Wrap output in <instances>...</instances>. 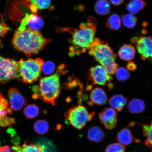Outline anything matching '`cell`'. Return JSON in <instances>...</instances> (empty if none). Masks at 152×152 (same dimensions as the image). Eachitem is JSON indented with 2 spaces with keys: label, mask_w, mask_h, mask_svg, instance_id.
<instances>
[{
  "label": "cell",
  "mask_w": 152,
  "mask_h": 152,
  "mask_svg": "<svg viewBox=\"0 0 152 152\" xmlns=\"http://www.w3.org/2000/svg\"><path fill=\"white\" fill-rule=\"evenodd\" d=\"M50 41L44 37L39 31L27 28L22 31L17 30L15 32L12 43L17 50L29 57L37 54Z\"/></svg>",
  "instance_id": "obj_1"
},
{
  "label": "cell",
  "mask_w": 152,
  "mask_h": 152,
  "mask_svg": "<svg viewBox=\"0 0 152 152\" xmlns=\"http://www.w3.org/2000/svg\"><path fill=\"white\" fill-rule=\"evenodd\" d=\"M97 22L93 17L89 16L86 23H81L79 29L71 31L72 45L69 48L70 56L79 55L90 49L95 38L97 31Z\"/></svg>",
  "instance_id": "obj_2"
},
{
  "label": "cell",
  "mask_w": 152,
  "mask_h": 152,
  "mask_svg": "<svg viewBox=\"0 0 152 152\" xmlns=\"http://www.w3.org/2000/svg\"><path fill=\"white\" fill-rule=\"evenodd\" d=\"M32 91L34 99H40L54 106L60 92L59 76L56 74L43 78L40 80L39 85L33 87Z\"/></svg>",
  "instance_id": "obj_3"
},
{
  "label": "cell",
  "mask_w": 152,
  "mask_h": 152,
  "mask_svg": "<svg viewBox=\"0 0 152 152\" xmlns=\"http://www.w3.org/2000/svg\"><path fill=\"white\" fill-rule=\"evenodd\" d=\"M20 78L23 82L32 83L40 75L44 61L40 58L23 59L18 62Z\"/></svg>",
  "instance_id": "obj_4"
},
{
  "label": "cell",
  "mask_w": 152,
  "mask_h": 152,
  "mask_svg": "<svg viewBox=\"0 0 152 152\" xmlns=\"http://www.w3.org/2000/svg\"><path fill=\"white\" fill-rule=\"evenodd\" d=\"M89 54L103 66L116 61L117 55L107 42L95 38L89 49Z\"/></svg>",
  "instance_id": "obj_5"
},
{
  "label": "cell",
  "mask_w": 152,
  "mask_h": 152,
  "mask_svg": "<svg viewBox=\"0 0 152 152\" xmlns=\"http://www.w3.org/2000/svg\"><path fill=\"white\" fill-rule=\"evenodd\" d=\"M95 112H89L84 106L79 105L68 110L64 114L66 122L81 130L94 118Z\"/></svg>",
  "instance_id": "obj_6"
},
{
  "label": "cell",
  "mask_w": 152,
  "mask_h": 152,
  "mask_svg": "<svg viewBox=\"0 0 152 152\" xmlns=\"http://www.w3.org/2000/svg\"><path fill=\"white\" fill-rule=\"evenodd\" d=\"M20 78L18 62L0 56V83H5L12 80Z\"/></svg>",
  "instance_id": "obj_7"
},
{
  "label": "cell",
  "mask_w": 152,
  "mask_h": 152,
  "mask_svg": "<svg viewBox=\"0 0 152 152\" xmlns=\"http://www.w3.org/2000/svg\"><path fill=\"white\" fill-rule=\"evenodd\" d=\"M87 77L93 85L106 86L108 83L110 88L113 87L111 82L113 77L108 73L102 66L98 65L92 66L89 69Z\"/></svg>",
  "instance_id": "obj_8"
},
{
  "label": "cell",
  "mask_w": 152,
  "mask_h": 152,
  "mask_svg": "<svg viewBox=\"0 0 152 152\" xmlns=\"http://www.w3.org/2000/svg\"><path fill=\"white\" fill-rule=\"evenodd\" d=\"M131 41L136 46L142 60H151L152 59V38L151 36L133 37Z\"/></svg>",
  "instance_id": "obj_9"
},
{
  "label": "cell",
  "mask_w": 152,
  "mask_h": 152,
  "mask_svg": "<svg viewBox=\"0 0 152 152\" xmlns=\"http://www.w3.org/2000/svg\"><path fill=\"white\" fill-rule=\"evenodd\" d=\"M100 122L105 128L112 130L116 126L117 123V113L115 109L112 108H106L99 115Z\"/></svg>",
  "instance_id": "obj_10"
},
{
  "label": "cell",
  "mask_w": 152,
  "mask_h": 152,
  "mask_svg": "<svg viewBox=\"0 0 152 152\" xmlns=\"http://www.w3.org/2000/svg\"><path fill=\"white\" fill-rule=\"evenodd\" d=\"M8 96L10 108L13 111H20L27 103L26 99L16 88H12L10 89Z\"/></svg>",
  "instance_id": "obj_11"
},
{
  "label": "cell",
  "mask_w": 152,
  "mask_h": 152,
  "mask_svg": "<svg viewBox=\"0 0 152 152\" xmlns=\"http://www.w3.org/2000/svg\"><path fill=\"white\" fill-rule=\"evenodd\" d=\"M117 139L120 143L123 145H128L132 142H140V140L132 136L131 131L127 128H123L118 133Z\"/></svg>",
  "instance_id": "obj_12"
},
{
  "label": "cell",
  "mask_w": 152,
  "mask_h": 152,
  "mask_svg": "<svg viewBox=\"0 0 152 152\" xmlns=\"http://www.w3.org/2000/svg\"><path fill=\"white\" fill-rule=\"evenodd\" d=\"M90 99L93 104L102 105L106 103L107 97L103 89L96 87L91 91Z\"/></svg>",
  "instance_id": "obj_13"
},
{
  "label": "cell",
  "mask_w": 152,
  "mask_h": 152,
  "mask_svg": "<svg viewBox=\"0 0 152 152\" xmlns=\"http://www.w3.org/2000/svg\"><path fill=\"white\" fill-rule=\"evenodd\" d=\"M136 53V49L134 46L129 44H126L121 47L118 54L119 58L121 59L129 61L134 58Z\"/></svg>",
  "instance_id": "obj_14"
},
{
  "label": "cell",
  "mask_w": 152,
  "mask_h": 152,
  "mask_svg": "<svg viewBox=\"0 0 152 152\" xmlns=\"http://www.w3.org/2000/svg\"><path fill=\"white\" fill-rule=\"evenodd\" d=\"M105 138L103 131L97 126L91 127L87 132V138L90 141L99 142L103 141Z\"/></svg>",
  "instance_id": "obj_15"
},
{
  "label": "cell",
  "mask_w": 152,
  "mask_h": 152,
  "mask_svg": "<svg viewBox=\"0 0 152 152\" xmlns=\"http://www.w3.org/2000/svg\"><path fill=\"white\" fill-rule=\"evenodd\" d=\"M128 99L121 94H117L112 96L109 102L110 106L118 112H121L126 105Z\"/></svg>",
  "instance_id": "obj_16"
},
{
  "label": "cell",
  "mask_w": 152,
  "mask_h": 152,
  "mask_svg": "<svg viewBox=\"0 0 152 152\" xmlns=\"http://www.w3.org/2000/svg\"><path fill=\"white\" fill-rule=\"evenodd\" d=\"M145 104L144 101L138 99L131 100L128 105L129 111L133 114L141 113L145 111Z\"/></svg>",
  "instance_id": "obj_17"
},
{
  "label": "cell",
  "mask_w": 152,
  "mask_h": 152,
  "mask_svg": "<svg viewBox=\"0 0 152 152\" xmlns=\"http://www.w3.org/2000/svg\"><path fill=\"white\" fill-rule=\"evenodd\" d=\"M111 8V5L107 0H98L95 4L94 7L97 14L103 16L109 14Z\"/></svg>",
  "instance_id": "obj_18"
},
{
  "label": "cell",
  "mask_w": 152,
  "mask_h": 152,
  "mask_svg": "<svg viewBox=\"0 0 152 152\" xmlns=\"http://www.w3.org/2000/svg\"><path fill=\"white\" fill-rule=\"evenodd\" d=\"M28 25L30 29L38 31L43 27L44 22L41 17L37 15L32 14L30 15Z\"/></svg>",
  "instance_id": "obj_19"
},
{
  "label": "cell",
  "mask_w": 152,
  "mask_h": 152,
  "mask_svg": "<svg viewBox=\"0 0 152 152\" xmlns=\"http://www.w3.org/2000/svg\"><path fill=\"white\" fill-rule=\"evenodd\" d=\"M14 152H41V148L36 144H28L25 142L22 147L18 145L12 147Z\"/></svg>",
  "instance_id": "obj_20"
},
{
  "label": "cell",
  "mask_w": 152,
  "mask_h": 152,
  "mask_svg": "<svg viewBox=\"0 0 152 152\" xmlns=\"http://www.w3.org/2000/svg\"><path fill=\"white\" fill-rule=\"evenodd\" d=\"M146 4L143 0H132L127 6V9L132 14H137L143 9Z\"/></svg>",
  "instance_id": "obj_21"
},
{
  "label": "cell",
  "mask_w": 152,
  "mask_h": 152,
  "mask_svg": "<svg viewBox=\"0 0 152 152\" xmlns=\"http://www.w3.org/2000/svg\"><path fill=\"white\" fill-rule=\"evenodd\" d=\"M121 19L118 15L113 14L110 15L106 22V26L110 29L118 30L121 27Z\"/></svg>",
  "instance_id": "obj_22"
},
{
  "label": "cell",
  "mask_w": 152,
  "mask_h": 152,
  "mask_svg": "<svg viewBox=\"0 0 152 152\" xmlns=\"http://www.w3.org/2000/svg\"><path fill=\"white\" fill-rule=\"evenodd\" d=\"M121 19L123 25L129 28L135 27L137 21V18L132 14L124 15L121 17Z\"/></svg>",
  "instance_id": "obj_23"
},
{
  "label": "cell",
  "mask_w": 152,
  "mask_h": 152,
  "mask_svg": "<svg viewBox=\"0 0 152 152\" xmlns=\"http://www.w3.org/2000/svg\"><path fill=\"white\" fill-rule=\"evenodd\" d=\"M34 130L40 134H44L48 132L49 125L46 121L43 120H38L34 124Z\"/></svg>",
  "instance_id": "obj_24"
},
{
  "label": "cell",
  "mask_w": 152,
  "mask_h": 152,
  "mask_svg": "<svg viewBox=\"0 0 152 152\" xmlns=\"http://www.w3.org/2000/svg\"><path fill=\"white\" fill-rule=\"evenodd\" d=\"M142 132L143 135L146 137V140L144 143L146 146L149 148L152 147V123L151 125L143 124L142 125Z\"/></svg>",
  "instance_id": "obj_25"
},
{
  "label": "cell",
  "mask_w": 152,
  "mask_h": 152,
  "mask_svg": "<svg viewBox=\"0 0 152 152\" xmlns=\"http://www.w3.org/2000/svg\"><path fill=\"white\" fill-rule=\"evenodd\" d=\"M24 113L28 119H34L39 115V109L35 104H28L24 109Z\"/></svg>",
  "instance_id": "obj_26"
},
{
  "label": "cell",
  "mask_w": 152,
  "mask_h": 152,
  "mask_svg": "<svg viewBox=\"0 0 152 152\" xmlns=\"http://www.w3.org/2000/svg\"><path fill=\"white\" fill-rule=\"evenodd\" d=\"M37 144L41 148V152H56V147L51 140L42 139L38 142Z\"/></svg>",
  "instance_id": "obj_27"
},
{
  "label": "cell",
  "mask_w": 152,
  "mask_h": 152,
  "mask_svg": "<svg viewBox=\"0 0 152 152\" xmlns=\"http://www.w3.org/2000/svg\"><path fill=\"white\" fill-rule=\"evenodd\" d=\"M12 110L9 107V102L6 99L2 93L0 92V114L8 113H12Z\"/></svg>",
  "instance_id": "obj_28"
},
{
  "label": "cell",
  "mask_w": 152,
  "mask_h": 152,
  "mask_svg": "<svg viewBox=\"0 0 152 152\" xmlns=\"http://www.w3.org/2000/svg\"><path fill=\"white\" fill-rule=\"evenodd\" d=\"M115 73L116 77L118 80L121 82L126 81L130 76V72L123 67L118 68Z\"/></svg>",
  "instance_id": "obj_29"
},
{
  "label": "cell",
  "mask_w": 152,
  "mask_h": 152,
  "mask_svg": "<svg viewBox=\"0 0 152 152\" xmlns=\"http://www.w3.org/2000/svg\"><path fill=\"white\" fill-rule=\"evenodd\" d=\"M125 151L124 146L118 142L110 144L105 149V152H125Z\"/></svg>",
  "instance_id": "obj_30"
},
{
  "label": "cell",
  "mask_w": 152,
  "mask_h": 152,
  "mask_svg": "<svg viewBox=\"0 0 152 152\" xmlns=\"http://www.w3.org/2000/svg\"><path fill=\"white\" fill-rule=\"evenodd\" d=\"M33 4L40 10L47 9L50 6L51 0H30Z\"/></svg>",
  "instance_id": "obj_31"
},
{
  "label": "cell",
  "mask_w": 152,
  "mask_h": 152,
  "mask_svg": "<svg viewBox=\"0 0 152 152\" xmlns=\"http://www.w3.org/2000/svg\"><path fill=\"white\" fill-rule=\"evenodd\" d=\"M42 69L43 73L45 75H49L52 74L55 69V65L53 62L47 61L44 63Z\"/></svg>",
  "instance_id": "obj_32"
},
{
  "label": "cell",
  "mask_w": 152,
  "mask_h": 152,
  "mask_svg": "<svg viewBox=\"0 0 152 152\" xmlns=\"http://www.w3.org/2000/svg\"><path fill=\"white\" fill-rule=\"evenodd\" d=\"M16 122L15 119L12 118H9L7 115L0 118V126L6 127L9 126L12 127Z\"/></svg>",
  "instance_id": "obj_33"
},
{
  "label": "cell",
  "mask_w": 152,
  "mask_h": 152,
  "mask_svg": "<svg viewBox=\"0 0 152 152\" xmlns=\"http://www.w3.org/2000/svg\"><path fill=\"white\" fill-rule=\"evenodd\" d=\"M9 30H11L10 28L7 27L4 23L0 21V37H4Z\"/></svg>",
  "instance_id": "obj_34"
},
{
  "label": "cell",
  "mask_w": 152,
  "mask_h": 152,
  "mask_svg": "<svg viewBox=\"0 0 152 152\" xmlns=\"http://www.w3.org/2000/svg\"><path fill=\"white\" fill-rule=\"evenodd\" d=\"M30 15L28 14H26V16L23 19L21 24L18 28L19 31H22L26 29V26L27 25L28 23V20H29Z\"/></svg>",
  "instance_id": "obj_35"
},
{
  "label": "cell",
  "mask_w": 152,
  "mask_h": 152,
  "mask_svg": "<svg viewBox=\"0 0 152 152\" xmlns=\"http://www.w3.org/2000/svg\"><path fill=\"white\" fill-rule=\"evenodd\" d=\"M127 68L129 70L132 71H134L137 68V66L134 62L130 61L128 63L127 65Z\"/></svg>",
  "instance_id": "obj_36"
},
{
  "label": "cell",
  "mask_w": 152,
  "mask_h": 152,
  "mask_svg": "<svg viewBox=\"0 0 152 152\" xmlns=\"http://www.w3.org/2000/svg\"><path fill=\"white\" fill-rule=\"evenodd\" d=\"M124 0H110V2L113 5L118 6L122 4Z\"/></svg>",
  "instance_id": "obj_37"
},
{
  "label": "cell",
  "mask_w": 152,
  "mask_h": 152,
  "mask_svg": "<svg viewBox=\"0 0 152 152\" xmlns=\"http://www.w3.org/2000/svg\"><path fill=\"white\" fill-rule=\"evenodd\" d=\"M0 152H11L10 148L8 146L0 147Z\"/></svg>",
  "instance_id": "obj_38"
},
{
  "label": "cell",
  "mask_w": 152,
  "mask_h": 152,
  "mask_svg": "<svg viewBox=\"0 0 152 152\" xmlns=\"http://www.w3.org/2000/svg\"><path fill=\"white\" fill-rule=\"evenodd\" d=\"M30 9L32 12L35 13L37 12L38 8L36 6L32 4L30 6Z\"/></svg>",
  "instance_id": "obj_39"
},
{
  "label": "cell",
  "mask_w": 152,
  "mask_h": 152,
  "mask_svg": "<svg viewBox=\"0 0 152 152\" xmlns=\"http://www.w3.org/2000/svg\"></svg>",
  "instance_id": "obj_40"
},
{
  "label": "cell",
  "mask_w": 152,
  "mask_h": 152,
  "mask_svg": "<svg viewBox=\"0 0 152 152\" xmlns=\"http://www.w3.org/2000/svg\"><path fill=\"white\" fill-rule=\"evenodd\" d=\"M0 144H1V143H0Z\"/></svg>",
  "instance_id": "obj_41"
}]
</instances>
